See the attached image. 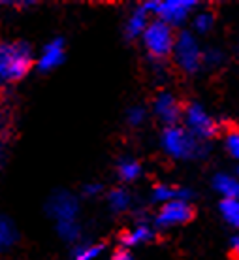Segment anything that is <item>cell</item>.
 I'll list each match as a JSON object with an SVG mask.
<instances>
[{
  "label": "cell",
  "mask_w": 239,
  "mask_h": 260,
  "mask_svg": "<svg viewBox=\"0 0 239 260\" xmlns=\"http://www.w3.org/2000/svg\"><path fill=\"white\" fill-rule=\"evenodd\" d=\"M32 64V51L25 42H0V81H19Z\"/></svg>",
  "instance_id": "6da1fadb"
},
{
  "label": "cell",
  "mask_w": 239,
  "mask_h": 260,
  "mask_svg": "<svg viewBox=\"0 0 239 260\" xmlns=\"http://www.w3.org/2000/svg\"><path fill=\"white\" fill-rule=\"evenodd\" d=\"M162 147L174 158H198L203 155V145L200 140L185 128L168 126L162 132Z\"/></svg>",
  "instance_id": "7a4b0ae2"
},
{
  "label": "cell",
  "mask_w": 239,
  "mask_h": 260,
  "mask_svg": "<svg viewBox=\"0 0 239 260\" xmlns=\"http://www.w3.org/2000/svg\"><path fill=\"white\" fill-rule=\"evenodd\" d=\"M142 40L145 49H147L149 55L155 60L168 59L169 55L174 53V46H175L174 28L158 19L149 21V25L145 26V30L142 34Z\"/></svg>",
  "instance_id": "3957f363"
},
{
  "label": "cell",
  "mask_w": 239,
  "mask_h": 260,
  "mask_svg": "<svg viewBox=\"0 0 239 260\" xmlns=\"http://www.w3.org/2000/svg\"><path fill=\"white\" fill-rule=\"evenodd\" d=\"M149 13H156V19L168 26H179L188 19V15L198 6L196 0H164V2H145L142 4Z\"/></svg>",
  "instance_id": "277c9868"
},
{
  "label": "cell",
  "mask_w": 239,
  "mask_h": 260,
  "mask_svg": "<svg viewBox=\"0 0 239 260\" xmlns=\"http://www.w3.org/2000/svg\"><path fill=\"white\" fill-rule=\"evenodd\" d=\"M174 55L177 64L181 66V70L187 74H194L200 70L201 62H203V53L200 49L198 40L194 38L192 32H181L179 36H175V46H174Z\"/></svg>",
  "instance_id": "5b68a950"
},
{
  "label": "cell",
  "mask_w": 239,
  "mask_h": 260,
  "mask_svg": "<svg viewBox=\"0 0 239 260\" xmlns=\"http://www.w3.org/2000/svg\"><path fill=\"white\" fill-rule=\"evenodd\" d=\"M185 121L187 128L196 140H209L219 132V126L215 119L207 113L200 104H190L185 110Z\"/></svg>",
  "instance_id": "8992f818"
},
{
  "label": "cell",
  "mask_w": 239,
  "mask_h": 260,
  "mask_svg": "<svg viewBox=\"0 0 239 260\" xmlns=\"http://www.w3.org/2000/svg\"><path fill=\"white\" fill-rule=\"evenodd\" d=\"M192 206L188 202L181 200H172L168 204H162L160 211L156 215V224L160 228L177 226V224H185L192 219Z\"/></svg>",
  "instance_id": "52a82bcc"
},
{
  "label": "cell",
  "mask_w": 239,
  "mask_h": 260,
  "mask_svg": "<svg viewBox=\"0 0 239 260\" xmlns=\"http://www.w3.org/2000/svg\"><path fill=\"white\" fill-rule=\"evenodd\" d=\"M78 209V200L70 192H57L55 196H51V200L47 204V211L51 217L57 219V222L76 221Z\"/></svg>",
  "instance_id": "ba28073f"
},
{
  "label": "cell",
  "mask_w": 239,
  "mask_h": 260,
  "mask_svg": "<svg viewBox=\"0 0 239 260\" xmlns=\"http://www.w3.org/2000/svg\"><path fill=\"white\" fill-rule=\"evenodd\" d=\"M155 113L156 117L160 119L162 123H166L168 126H175V123L181 117V106L177 102V98L169 92H160L155 98Z\"/></svg>",
  "instance_id": "9c48e42d"
},
{
  "label": "cell",
  "mask_w": 239,
  "mask_h": 260,
  "mask_svg": "<svg viewBox=\"0 0 239 260\" xmlns=\"http://www.w3.org/2000/svg\"><path fill=\"white\" fill-rule=\"evenodd\" d=\"M62 60H64V42L57 38L44 47V51L38 59V68L42 72H49L53 68H57L58 64H62Z\"/></svg>",
  "instance_id": "30bf717a"
},
{
  "label": "cell",
  "mask_w": 239,
  "mask_h": 260,
  "mask_svg": "<svg viewBox=\"0 0 239 260\" xmlns=\"http://www.w3.org/2000/svg\"><path fill=\"white\" fill-rule=\"evenodd\" d=\"M147 25H149V12L143 6L136 8V10L132 12V15L128 17V21H126V36H128V38L142 36Z\"/></svg>",
  "instance_id": "8fae6325"
},
{
  "label": "cell",
  "mask_w": 239,
  "mask_h": 260,
  "mask_svg": "<svg viewBox=\"0 0 239 260\" xmlns=\"http://www.w3.org/2000/svg\"><path fill=\"white\" fill-rule=\"evenodd\" d=\"M213 187L217 192L224 196V198H237L239 194V183L233 176L228 174H219L213 179Z\"/></svg>",
  "instance_id": "7c38bea8"
},
{
  "label": "cell",
  "mask_w": 239,
  "mask_h": 260,
  "mask_svg": "<svg viewBox=\"0 0 239 260\" xmlns=\"http://www.w3.org/2000/svg\"><path fill=\"white\" fill-rule=\"evenodd\" d=\"M149 240H153V230H151L147 224H138L134 230L123 234V243L126 247H134V245L145 243V241H149Z\"/></svg>",
  "instance_id": "4fadbf2b"
},
{
  "label": "cell",
  "mask_w": 239,
  "mask_h": 260,
  "mask_svg": "<svg viewBox=\"0 0 239 260\" xmlns=\"http://www.w3.org/2000/svg\"><path fill=\"white\" fill-rule=\"evenodd\" d=\"M220 215L224 217V221L232 226H237L239 224V202L237 198H222L220 202Z\"/></svg>",
  "instance_id": "5bb4252c"
},
{
  "label": "cell",
  "mask_w": 239,
  "mask_h": 260,
  "mask_svg": "<svg viewBox=\"0 0 239 260\" xmlns=\"http://www.w3.org/2000/svg\"><path fill=\"white\" fill-rule=\"evenodd\" d=\"M104 251L102 243H89V245H79L76 251H74V256L72 260H94L98 258Z\"/></svg>",
  "instance_id": "9a60e30c"
},
{
  "label": "cell",
  "mask_w": 239,
  "mask_h": 260,
  "mask_svg": "<svg viewBox=\"0 0 239 260\" xmlns=\"http://www.w3.org/2000/svg\"><path fill=\"white\" fill-rule=\"evenodd\" d=\"M140 176H142V166L136 160L126 158V160H123V162L119 164V177L123 181H136Z\"/></svg>",
  "instance_id": "2e32d148"
},
{
  "label": "cell",
  "mask_w": 239,
  "mask_h": 260,
  "mask_svg": "<svg viewBox=\"0 0 239 260\" xmlns=\"http://www.w3.org/2000/svg\"><path fill=\"white\" fill-rule=\"evenodd\" d=\"M108 202H110V208L113 211H124L130 206V194L124 189H115L110 192Z\"/></svg>",
  "instance_id": "e0dca14e"
},
{
  "label": "cell",
  "mask_w": 239,
  "mask_h": 260,
  "mask_svg": "<svg viewBox=\"0 0 239 260\" xmlns=\"http://www.w3.org/2000/svg\"><path fill=\"white\" fill-rule=\"evenodd\" d=\"M153 200L158 204H168L172 200H179V189H174L169 185H156L153 189Z\"/></svg>",
  "instance_id": "ac0fdd59"
},
{
  "label": "cell",
  "mask_w": 239,
  "mask_h": 260,
  "mask_svg": "<svg viewBox=\"0 0 239 260\" xmlns=\"http://www.w3.org/2000/svg\"><path fill=\"white\" fill-rule=\"evenodd\" d=\"M192 26H194V30L200 34L209 32V30L215 26V15L211 12L196 13V15H194V21H192Z\"/></svg>",
  "instance_id": "d6986e66"
},
{
  "label": "cell",
  "mask_w": 239,
  "mask_h": 260,
  "mask_svg": "<svg viewBox=\"0 0 239 260\" xmlns=\"http://www.w3.org/2000/svg\"><path fill=\"white\" fill-rule=\"evenodd\" d=\"M15 240H17V232H15L13 224L8 219L0 217V249L10 247Z\"/></svg>",
  "instance_id": "ffe728a7"
},
{
  "label": "cell",
  "mask_w": 239,
  "mask_h": 260,
  "mask_svg": "<svg viewBox=\"0 0 239 260\" xmlns=\"http://www.w3.org/2000/svg\"><path fill=\"white\" fill-rule=\"evenodd\" d=\"M57 230L66 241H76L79 238V232H81V228H79V224L76 221L57 222Z\"/></svg>",
  "instance_id": "44dd1931"
},
{
  "label": "cell",
  "mask_w": 239,
  "mask_h": 260,
  "mask_svg": "<svg viewBox=\"0 0 239 260\" xmlns=\"http://www.w3.org/2000/svg\"><path fill=\"white\" fill-rule=\"evenodd\" d=\"M226 151L233 158L239 156V134L237 130H230L226 134Z\"/></svg>",
  "instance_id": "7402d4cb"
},
{
  "label": "cell",
  "mask_w": 239,
  "mask_h": 260,
  "mask_svg": "<svg viewBox=\"0 0 239 260\" xmlns=\"http://www.w3.org/2000/svg\"><path fill=\"white\" fill-rule=\"evenodd\" d=\"M145 110L143 108H140V106H136V108H130L128 110V115H126V119H128L130 124H134V126H140V124L145 121Z\"/></svg>",
  "instance_id": "603a6c76"
},
{
  "label": "cell",
  "mask_w": 239,
  "mask_h": 260,
  "mask_svg": "<svg viewBox=\"0 0 239 260\" xmlns=\"http://www.w3.org/2000/svg\"><path fill=\"white\" fill-rule=\"evenodd\" d=\"M100 190H102V185H100V183H91V185L85 187V194L92 196V194H98Z\"/></svg>",
  "instance_id": "cb8c5ba5"
},
{
  "label": "cell",
  "mask_w": 239,
  "mask_h": 260,
  "mask_svg": "<svg viewBox=\"0 0 239 260\" xmlns=\"http://www.w3.org/2000/svg\"><path fill=\"white\" fill-rule=\"evenodd\" d=\"M111 260H134V256H132L128 251L121 249V251H117V253L113 254V258H111Z\"/></svg>",
  "instance_id": "d4e9b609"
},
{
  "label": "cell",
  "mask_w": 239,
  "mask_h": 260,
  "mask_svg": "<svg viewBox=\"0 0 239 260\" xmlns=\"http://www.w3.org/2000/svg\"><path fill=\"white\" fill-rule=\"evenodd\" d=\"M230 245H232L233 253H237V249H239V236H232V240H230Z\"/></svg>",
  "instance_id": "484cf974"
},
{
  "label": "cell",
  "mask_w": 239,
  "mask_h": 260,
  "mask_svg": "<svg viewBox=\"0 0 239 260\" xmlns=\"http://www.w3.org/2000/svg\"><path fill=\"white\" fill-rule=\"evenodd\" d=\"M0 158H2V147H0Z\"/></svg>",
  "instance_id": "4316f807"
}]
</instances>
